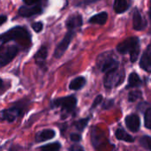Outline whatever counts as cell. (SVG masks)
<instances>
[{
    "label": "cell",
    "mask_w": 151,
    "mask_h": 151,
    "mask_svg": "<svg viewBox=\"0 0 151 151\" xmlns=\"http://www.w3.org/2000/svg\"><path fill=\"white\" fill-rule=\"evenodd\" d=\"M102 100H103V96H98L95 99V101H94V103H93V104H92V108L96 107V106L102 102Z\"/></svg>",
    "instance_id": "28"
},
{
    "label": "cell",
    "mask_w": 151,
    "mask_h": 151,
    "mask_svg": "<svg viewBox=\"0 0 151 151\" xmlns=\"http://www.w3.org/2000/svg\"><path fill=\"white\" fill-rule=\"evenodd\" d=\"M29 38V33L21 27H15L7 31L6 33L1 35L0 41L1 44H4L10 41H21V42H27Z\"/></svg>",
    "instance_id": "2"
},
{
    "label": "cell",
    "mask_w": 151,
    "mask_h": 151,
    "mask_svg": "<svg viewBox=\"0 0 151 151\" xmlns=\"http://www.w3.org/2000/svg\"><path fill=\"white\" fill-rule=\"evenodd\" d=\"M76 104H77V99L74 96H69L63 98H58L52 103L53 107L60 108L64 112L72 111L75 108Z\"/></svg>",
    "instance_id": "5"
},
{
    "label": "cell",
    "mask_w": 151,
    "mask_h": 151,
    "mask_svg": "<svg viewBox=\"0 0 151 151\" xmlns=\"http://www.w3.org/2000/svg\"><path fill=\"white\" fill-rule=\"evenodd\" d=\"M140 65L146 72L151 73V44L148 46L147 50L144 51L140 62Z\"/></svg>",
    "instance_id": "12"
},
{
    "label": "cell",
    "mask_w": 151,
    "mask_h": 151,
    "mask_svg": "<svg viewBox=\"0 0 151 151\" xmlns=\"http://www.w3.org/2000/svg\"><path fill=\"white\" fill-rule=\"evenodd\" d=\"M126 125L132 132H137L141 127L140 118L136 114H130L126 118Z\"/></svg>",
    "instance_id": "11"
},
{
    "label": "cell",
    "mask_w": 151,
    "mask_h": 151,
    "mask_svg": "<svg viewBox=\"0 0 151 151\" xmlns=\"http://www.w3.org/2000/svg\"><path fill=\"white\" fill-rule=\"evenodd\" d=\"M70 138H71V140H72L73 142H80V141L81 140V134H72L71 136H70Z\"/></svg>",
    "instance_id": "27"
},
{
    "label": "cell",
    "mask_w": 151,
    "mask_h": 151,
    "mask_svg": "<svg viewBox=\"0 0 151 151\" xmlns=\"http://www.w3.org/2000/svg\"><path fill=\"white\" fill-rule=\"evenodd\" d=\"M115 134H116V138L118 140L125 141V142H134V137L131 136L130 134H128L124 129H121V128L117 129Z\"/></svg>",
    "instance_id": "18"
},
{
    "label": "cell",
    "mask_w": 151,
    "mask_h": 151,
    "mask_svg": "<svg viewBox=\"0 0 151 151\" xmlns=\"http://www.w3.org/2000/svg\"><path fill=\"white\" fill-rule=\"evenodd\" d=\"M70 151H84V150L80 145H73L70 148Z\"/></svg>",
    "instance_id": "29"
},
{
    "label": "cell",
    "mask_w": 151,
    "mask_h": 151,
    "mask_svg": "<svg viewBox=\"0 0 151 151\" xmlns=\"http://www.w3.org/2000/svg\"><path fill=\"white\" fill-rule=\"evenodd\" d=\"M47 48L45 46H42L39 49V50L36 52V54L35 55V59L36 60L37 64H42L44 62V60L46 59L47 57Z\"/></svg>",
    "instance_id": "19"
},
{
    "label": "cell",
    "mask_w": 151,
    "mask_h": 151,
    "mask_svg": "<svg viewBox=\"0 0 151 151\" xmlns=\"http://www.w3.org/2000/svg\"><path fill=\"white\" fill-rule=\"evenodd\" d=\"M133 26L135 30H143L146 26H147V22L144 19V18L142 17V13L136 9L134 12V17H133Z\"/></svg>",
    "instance_id": "10"
},
{
    "label": "cell",
    "mask_w": 151,
    "mask_h": 151,
    "mask_svg": "<svg viewBox=\"0 0 151 151\" xmlns=\"http://www.w3.org/2000/svg\"><path fill=\"white\" fill-rule=\"evenodd\" d=\"M60 148H61L60 143L57 142H53V143H50L45 146H42L41 150L42 151H58Z\"/></svg>",
    "instance_id": "21"
},
{
    "label": "cell",
    "mask_w": 151,
    "mask_h": 151,
    "mask_svg": "<svg viewBox=\"0 0 151 151\" xmlns=\"http://www.w3.org/2000/svg\"><path fill=\"white\" fill-rule=\"evenodd\" d=\"M125 80V72L123 70H115L109 73H106L104 78V86L108 88H115L121 83H123Z\"/></svg>",
    "instance_id": "4"
},
{
    "label": "cell",
    "mask_w": 151,
    "mask_h": 151,
    "mask_svg": "<svg viewBox=\"0 0 151 151\" xmlns=\"http://www.w3.org/2000/svg\"><path fill=\"white\" fill-rule=\"evenodd\" d=\"M150 17L151 18V3H150Z\"/></svg>",
    "instance_id": "31"
},
{
    "label": "cell",
    "mask_w": 151,
    "mask_h": 151,
    "mask_svg": "<svg viewBox=\"0 0 151 151\" xmlns=\"http://www.w3.org/2000/svg\"><path fill=\"white\" fill-rule=\"evenodd\" d=\"M144 123H145V127L147 128L151 129V108H148L145 111Z\"/></svg>",
    "instance_id": "24"
},
{
    "label": "cell",
    "mask_w": 151,
    "mask_h": 151,
    "mask_svg": "<svg viewBox=\"0 0 151 151\" xmlns=\"http://www.w3.org/2000/svg\"><path fill=\"white\" fill-rule=\"evenodd\" d=\"M73 31H69L65 36L64 37V39L58 43V45L57 46L56 50H55V52H54V57L57 58H59L63 56V54L65 52V50H67L72 39H73Z\"/></svg>",
    "instance_id": "7"
},
{
    "label": "cell",
    "mask_w": 151,
    "mask_h": 151,
    "mask_svg": "<svg viewBox=\"0 0 151 151\" xmlns=\"http://www.w3.org/2000/svg\"><path fill=\"white\" fill-rule=\"evenodd\" d=\"M109 54L110 52H107L104 53L105 57L101 55L98 58V61H99L98 65H100L102 72L106 73L115 71L119 67V61L114 58V56H109Z\"/></svg>",
    "instance_id": "3"
},
{
    "label": "cell",
    "mask_w": 151,
    "mask_h": 151,
    "mask_svg": "<svg viewBox=\"0 0 151 151\" xmlns=\"http://www.w3.org/2000/svg\"><path fill=\"white\" fill-rule=\"evenodd\" d=\"M55 134H56V133L52 129L42 130V131L37 133V134L35 135V142H42L50 140V139L54 138Z\"/></svg>",
    "instance_id": "14"
},
{
    "label": "cell",
    "mask_w": 151,
    "mask_h": 151,
    "mask_svg": "<svg viewBox=\"0 0 151 151\" xmlns=\"http://www.w3.org/2000/svg\"><path fill=\"white\" fill-rule=\"evenodd\" d=\"M108 19V13L105 12H102L100 13H97L96 15H94L93 17H91L89 19V22L90 23H94V24H99V25H104L106 23Z\"/></svg>",
    "instance_id": "16"
},
{
    "label": "cell",
    "mask_w": 151,
    "mask_h": 151,
    "mask_svg": "<svg viewBox=\"0 0 151 151\" xmlns=\"http://www.w3.org/2000/svg\"><path fill=\"white\" fill-rule=\"evenodd\" d=\"M88 120H89V118L80 119V120H79L78 122H76V124H75L76 128H77L79 131H83L84 128L87 127V125H88Z\"/></svg>",
    "instance_id": "25"
},
{
    "label": "cell",
    "mask_w": 151,
    "mask_h": 151,
    "mask_svg": "<svg viewBox=\"0 0 151 151\" xmlns=\"http://www.w3.org/2000/svg\"><path fill=\"white\" fill-rule=\"evenodd\" d=\"M117 50L121 54H130L132 62H135L140 54V41L137 37H130L117 46Z\"/></svg>",
    "instance_id": "1"
},
{
    "label": "cell",
    "mask_w": 151,
    "mask_h": 151,
    "mask_svg": "<svg viewBox=\"0 0 151 151\" xmlns=\"http://www.w3.org/2000/svg\"><path fill=\"white\" fill-rule=\"evenodd\" d=\"M65 25L70 31H73V29H76L82 25V18L80 14L74 13L66 19Z\"/></svg>",
    "instance_id": "13"
},
{
    "label": "cell",
    "mask_w": 151,
    "mask_h": 151,
    "mask_svg": "<svg viewBox=\"0 0 151 151\" xmlns=\"http://www.w3.org/2000/svg\"><path fill=\"white\" fill-rule=\"evenodd\" d=\"M140 143H141V145H142L143 148H145V149H146V150H148L151 151V137L150 136H147V135H145V136L142 137V139L140 140Z\"/></svg>",
    "instance_id": "23"
},
{
    "label": "cell",
    "mask_w": 151,
    "mask_h": 151,
    "mask_svg": "<svg viewBox=\"0 0 151 151\" xmlns=\"http://www.w3.org/2000/svg\"><path fill=\"white\" fill-rule=\"evenodd\" d=\"M20 114V110L17 107H12L10 109L4 110L1 112V118L3 120H7L8 122L14 121Z\"/></svg>",
    "instance_id": "9"
},
{
    "label": "cell",
    "mask_w": 151,
    "mask_h": 151,
    "mask_svg": "<svg viewBox=\"0 0 151 151\" xmlns=\"http://www.w3.org/2000/svg\"><path fill=\"white\" fill-rule=\"evenodd\" d=\"M142 97V93L139 90H134V91H131L128 94V100L129 102H134L138 99H141Z\"/></svg>",
    "instance_id": "22"
},
{
    "label": "cell",
    "mask_w": 151,
    "mask_h": 151,
    "mask_svg": "<svg viewBox=\"0 0 151 151\" xmlns=\"http://www.w3.org/2000/svg\"><path fill=\"white\" fill-rule=\"evenodd\" d=\"M6 20V16H4V15H1V24H4V21Z\"/></svg>",
    "instance_id": "30"
},
{
    "label": "cell",
    "mask_w": 151,
    "mask_h": 151,
    "mask_svg": "<svg viewBox=\"0 0 151 151\" xmlns=\"http://www.w3.org/2000/svg\"><path fill=\"white\" fill-rule=\"evenodd\" d=\"M32 28H33L35 32L39 33V32H41L42 29V23L40 22V21H39V22H35V23L32 24Z\"/></svg>",
    "instance_id": "26"
},
{
    "label": "cell",
    "mask_w": 151,
    "mask_h": 151,
    "mask_svg": "<svg viewBox=\"0 0 151 151\" xmlns=\"http://www.w3.org/2000/svg\"><path fill=\"white\" fill-rule=\"evenodd\" d=\"M39 4L31 5V6L23 5L19 9V13L20 16H23V17H31L34 15L40 14L42 12V7Z\"/></svg>",
    "instance_id": "8"
},
{
    "label": "cell",
    "mask_w": 151,
    "mask_h": 151,
    "mask_svg": "<svg viewBox=\"0 0 151 151\" xmlns=\"http://www.w3.org/2000/svg\"><path fill=\"white\" fill-rule=\"evenodd\" d=\"M85 84H86V79L82 76H80V77L73 79L70 82L69 88L72 90H79V89L82 88Z\"/></svg>",
    "instance_id": "17"
},
{
    "label": "cell",
    "mask_w": 151,
    "mask_h": 151,
    "mask_svg": "<svg viewBox=\"0 0 151 151\" xmlns=\"http://www.w3.org/2000/svg\"><path fill=\"white\" fill-rule=\"evenodd\" d=\"M131 2L126 0H116L114 2V10L117 13H123L128 10L130 7Z\"/></svg>",
    "instance_id": "15"
},
{
    "label": "cell",
    "mask_w": 151,
    "mask_h": 151,
    "mask_svg": "<svg viewBox=\"0 0 151 151\" xmlns=\"http://www.w3.org/2000/svg\"><path fill=\"white\" fill-rule=\"evenodd\" d=\"M142 85V81L136 73H132L128 78V88L139 87Z\"/></svg>",
    "instance_id": "20"
},
{
    "label": "cell",
    "mask_w": 151,
    "mask_h": 151,
    "mask_svg": "<svg viewBox=\"0 0 151 151\" xmlns=\"http://www.w3.org/2000/svg\"><path fill=\"white\" fill-rule=\"evenodd\" d=\"M18 48L16 46H7L4 49L1 50L0 52V64L1 66H4L10 63L17 55Z\"/></svg>",
    "instance_id": "6"
}]
</instances>
